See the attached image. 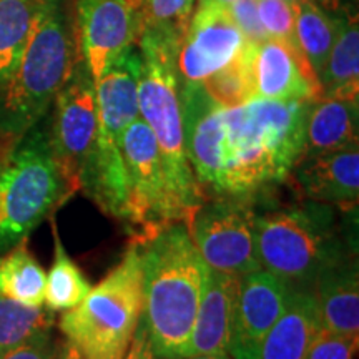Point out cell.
Segmentation results:
<instances>
[{
  "mask_svg": "<svg viewBox=\"0 0 359 359\" xmlns=\"http://www.w3.org/2000/svg\"><path fill=\"white\" fill-rule=\"evenodd\" d=\"M188 230L210 269L233 276L262 269L255 243V210L246 198L217 196L203 201Z\"/></svg>",
  "mask_w": 359,
  "mask_h": 359,
  "instance_id": "cell-10",
  "label": "cell"
},
{
  "mask_svg": "<svg viewBox=\"0 0 359 359\" xmlns=\"http://www.w3.org/2000/svg\"><path fill=\"white\" fill-rule=\"evenodd\" d=\"M290 2H298V0H290Z\"/></svg>",
  "mask_w": 359,
  "mask_h": 359,
  "instance_id": "cell-38",
  "label": "cell"
},
{
  "mask_svg": "<svg viewBox=\"0 0 359 359\" xmlns=\"http://www.w3.org/2000/svg\"><path fill=\"white\" fill-rule=\"evenodd\" d=\"M178 45V40L167 34L142 30L138 111L158 145L175 212L180 222L190 226L193 215L206 196L196 182L185 148L182 90L177 69Z\"/></svg>",
  "mask_w": 359,
  "mask_h": 359,
  "instance_id": "cell-3",
  "label": "cell"
},
{
  "mask_svg": "<svg viewBox=\"0 0 359 359\" xmlns=\"http://www.w3.org/2000/svg\"><path fill=\"white\" fill-rule=\"evenodd\" d=\"M258 17L269 39L296 43V2L290 0H257Z\"/></svg>",
  "mask_w": 359,
  "mask_h": 359,
  "instance_id": "cell-30",
  "label": "cell"
},
{
  "mask_svg": "<svg viewBox=\"0 0 359 359\" xmlns=\"http://www.w3.org/2000/svg\"><path fill=\"white\" fill-rule=\"evenodd\" d=\"M321 98H359V25L358 15L336 17V35L320 75Z\"/></svg>",
  "mask_w": 359,
  "mask_h": 359,
  "instance_id": "cell-22",
  "label": "cell"
},
{
  "mask_svg": "<svg viewBox=\"0 0 359 359\" xmlns=\"http://www.w3.org/2000/svg\"><path fill=\"white\" fill-rule=\"evenodd\" d=\"M218 4V6H224V7H230L235 0H200V4Z\"/></svg>",
  "mask_w": 359,
  "mask_h": 359,
  "instance_id": "cell-37",
  "label": "cell"
},
{
  "mask_svg": "<svg viewBox=\"0 0 359 359\" xmlns=\"http://www.w3.org/2000/svg\"><path fill=\"white\" fill-rule=\"evenodd\" d=\"M231 19L248 43H259L268 39L258 17L257 0H235L230 7Z\"/></svg>",
  "mask_w": 359,
  "mask_h": 359,
  "instance_id": "cell-32",
  "label": "cell"
},
{
  "mask_svg": "<svg viewBox=\"0 0 359 359\" xmlns=\"http://www.w3.org/2000/svg\"><path fill=\"white\" fill-rule=\"evenodd\" d=\"M53 228V263L45 278V308L52 313H64L79 306L92 290V285L77 263L67 253L55 223Z\"/></svg>",
  "mask_w": 359,
  "mask_h": 359,
  "instance_id": "cell-24",
  "label": "cell"
},
{
  "mask_svg": "<svg viewBox=\"0 0 359 359\" xmlns=\"http://www.w3.org/2000/svg\"><path fill=\"white\" fill-rule=\"evenodd\" d=\"M140 50L130 45L107 67L95 83L97 140L80 178V190L87 193L102 212L118 219H123L127 193L120 140L128 125L140 116Z\"/></svg>",
  "mask_w": 359,
  "mask_h": 359,
  "instance_id": "cell-5",
  "label": "cell"
},
{
  "mask_svg": "<svg viewBox=\"0 0 359 359\" xmlns=\"http://www.w3.org/2000/svg\"><path fill=\"white\" fill-rule=\"evenodd\" d=\"M53 107L48 127L52 154L72 196L80 190V178L95 145L98 130L95 83L80 58L57 93Z\"/></svg>",
  "mask_w": 359,
  "mask_h": 359,
  "instance_id": "cell-11",
  "label": "cell"
},
{
  "mask_svg": "<svg viewBox=\"0 0 359 359\" xmlns=\"http://www.w3.org/2000/svg\"><path fill=\"white\" fill-rule=\"evenodd\" d=\"M320 314L311 288H293L278 321L268 331L259 359H306L318 331Z\"/></svg>",
  "mask_w": 359,
  "mask_h": 359,
  "instance_id": "cell-20",
  "label": "cell"
},
{
  "mask_svg": "<svg viewBox=\"0 0 359 359\" xmlns=\"http://www.w3.org/2000/svg\"><path fill=\"white\" fill-rule=\"evenodd\" d=\"M132 241L142 257V323L151 348L158 359L188 358L208 281V264L182 222L168 224L145 240Z\"/></svg>",
  "mask_w": 359,
  "mask_h": 359,
  "instance_id": "cell-2",
  "label": "cell"
},
{
  "mask_svg": "<svg viewBox=\"0 0 359 359\" xmlns=\"http://www.w3.org/2000/svg\"><path fill=\"white\" fill-rule=\"evenodd\" d=\"M358 143V102L318 98L311 102L304 135V156L330 154Z\"/></svg>",
  "mask_w": 359,
  "mask_h": 359,
  "instance_id": "cell-21",
  "label": "cell"
},
{
  "mask_svg": "<svg viewBox=\"0 0 359 359\" xmlns=\"http://www.w3.org/2000/svg\"><path fill=\"white\" fill-rule=\"evenodd\" d=\"M55 356L57 349L52 344L50 331H47L12 348L11 351L2 354L0 359H55Z\"/></svg>",
  "mask_w": 359,
  "mask_h": 359,
  "instance_id": "cell-33",
  "label": "cell"
},
{
  "mask_svg": "<svg viewBox=\"0 0 359 359\" xmlns=\"http://www.w3.org/2000/svg\"><path fill=\"white\" fill-rule=\"evenodd\" d=\"M253 43L245 42L230 64L201 82V87L223 109H238L257 98L253 80Z\"/></svg>",
  "mask_w": 359,
  "mask_h": 359,
  "instance_id": "cell-25",
  "label": "cell"
},
{
  "mask_svg": "<svg viewBox=\"0 0 359 359\" xmlns=\"http://www.w3.org/2000/svg\"><path fill=\"white\" fill-rule=\"evenodd\" d=\"M359 339L331 333L321 327L314 338L306 359H356Z\"/></svg>",
  "mask_w": 359,
  "mask_h": 359,
  "instance_id": "cell-31",
  "label": "cell"
},
{
  "mask_svg": "<svg viewBox=\"0 0 359 359\" xmlns=\"http://www.w3.org/2000/svg\"><path fill=\"white\" fill-rule=\"evenodd\" d=\"M140 34L135 0H77L79 55L93 83Z\"/></svg>",
  "mask_w": 359,
  "mask_h": 359,
  "instance_id": "cell-12",
  "label": "cell"
},
{
  "mask_svg": "<svg viewBox=\"0 0 359 359\" xmlns=\"http://www.w3.org/2000/svg\"><path fill=\"white\" fill-rule=\"evenodd\" d=\"M253 80L257 98L308 100L321 98V83L298 43L266 39L253 43Z\"/></svg>",
  "mask_w": 359,
  "mask_h": 359,
  "instance_id": "cell-16",
  "label": "cell"
},
{
  "mask_svg": "<svg viewBox=\"0 0 359 359\" xmlns=\"http://www.w3.org/2000/svg\"><path fill=\"white\" fill-rule=\"evenodd\" d=\"M48 127L34 125L0 158V255L27 240L58 205L69 200Z\"/></svg>",
  "mask_w": 359,
  "mask_h": 359,
  "instance_id": "cell-7",
  "label": "cell"
},
{
  "mask_svg": "<svg viewBox=\"0 0 359 359\" xmlns=\"http://www.w3.org/2000/svg\"><path fill=\"white\" fill-rule=\"evenodd\" d=\"M311 290L321 327L359 339L358 258L346 255L327 264L318 273Z\"/></svg>",
  "mask_w": 359,
  "mask_h": 359,
  "instance_id": "cell-18",
  "label": "cell"
},
{
  "mask_svg": "<svg viewBox=\"0 0 359 359\" xmlns=\"http://www.w3.org/2000/svg\"><path fill=\"white\" fill-rule=\"evenodd\" d=\"M183 359H231L230 354H215V356H190Z\"/></svg>",
  "mask_w": 359,
  "mask_h": 359,
  "instance_id": "cell-36",
  "label": "cell"
},
{
  "mask_svg": "<svg viewBox=\"0 0 359 359\" xmlns=\"http://www.w3.org/2000/svg\"><path fill=\"white\" fill-rule=\"evenodd\" d=\"M53 326V313L40 306H25L0 294V356Z\"/></svg>",
  "mask_w": 359,
  "mask_h": 359,
  "instance_id": "cell-28",
  "label": "cell"
},
{
  "mask_svg": "<svg viewBox=\"0 0 359 359\" xmlns=\"http://www.w3.org/2000/svg\"><path fill=\"white\" fill-rule=\"evenodd\" d=\"M290 177L303 200L353 210L359 198L358 143L330 154L304 156Z\"/></svg>",
  "mask_w": 359,
  "mask_h": 359,
  "instance_id": "cell-17",
  "label": "cell"
},
{
  "mask_svg": "<svg viewBox=\"0 0 359 359\" xmlns=\"http://www.w3.org/2000/svg\"><path fill=\"white\" fill-rule=\"evenodd\" d=\"M45 278L43 268L27 248L25 240L0 255V294L13 302L43 306Z\"/></svg>",
  "mask_w": 359,
  "mask_h": 359,
  "instance_id": "cell-23",
  "label": "cell"
},
{
  "mask_svg": "<svg viewBox=\"0 0 359 359\" xmlns=\"http://www.w3.org/2000/svg\"><path fill=\"white\" fill-rule=\"evenodd\" d=\"M336 35V17H330L316 0L296 2L294 37L299 50L320 79Z\"/></svg>",
  "mask_w": 359,
  "mask_h": 359,
  "instance_id": "cell-26",
  "label": "cell"
},
{
  "mask_svg": "<svg viewBox=\"0 0 359 359\" xmlns=\"http://www.w3.org/2000/svg\"><path fill=\"white\" fill-rule=\"evenodd\" d=\"M311 102L255 98L224 109V161L213 195L246 198L290 178L304 154Z\"/></svg>",
  "mask_w": 359,
  "mask_h": 359,
  "instance_id": "cell-1",
  "label": "cell"
},
{
  "mask_svg": "<svg viewBox=\"0 0 359 359\" xmlns=\"http://www.w3.org/2000/svg\"><path fill=\"white\" fill-rule=\"evenodd\" d=\"M140 11L142 30L163 32L178 42L193 15L195 0H135Z\"/></svg>",
  "mask_w": 359,
  "mask_h": 359,
  "instance_id": "cell-29",
  "label": "cell"
},
{
  "mask_svg": "<svg viewBox=\"0 0 359 359\" xmlns=\"http://www.w3.org/2000/svg\"><path fill=\"white\" fill-rule=\"evenodd\" d=\"M245 37L228 7L198 4L178 45L177 69L183 83H201L230 64L245 45Z\"/></svg>",
  "mask_w": 359,
  "mask_h": 359,
  "instance_id": "cell-13",
  "label": "cell"
},
{
  "mask_svg": "<svg viewBox=\"0 0 359 359\" xmlns=\"http://www.w3.org/2000/svg\"><path fill=\"white\" fill-rule=\"evenodd\" d=\"M55 359H83L82 353L79 351V348L75 346L72 341L67 339L64 344H62L60 349H57Z\"/></svg>",
  "mask_w": 359,
  "mask_h": 359,
  "instance_id": "cell-35",
  "label": "cell"
},
{
  "mask_svg": "<svg viewBox=\"0 0 359 359\" xmlns=\"http://www.w3.org/2000/svg\"><path fill=\"white\" fill-rule=\"evenodd\" d=\"M255 243L262 269L288 288H311L318 273L346 257L331 205L304 203L255 212Z\"/></svg>",
  "mask_w": 359,
  "mask_h": 359,
  "instance_id": "cell-6",
  "label": "cell"
},
{
  "mask_svg": "<svg viewBox=\"0 0 359 359\" xmlns=\"http://www.w3.org/2000/svg\"><path fill=\"white\" fill-rule=\"evenodd\" d=\"M240 276L210 269L188 348L190 356L228 354L233 308Z\"/></svg>",
  "mask_w": 359,
  "mask_h": 359,
  "instance_id": "cell-19",
  "label": "cell"
},
{
  "mask_svg": "<svg viewBox=\"0 0 359 359\" xmlns=\"http://www.w3.org/2000/svg\"><path fill=\"white\" fill-rule=\"evenodd\" d=\"M120 150L127 178L123 222L133 230V240H145L161 228L178 223L158 145L140 116L122 133Z\"/></svg>",
  "mask_w": 359,
  "mask_h": 359,
  "instance_id": "cell-9",
  "label": "cell"
},
{
  "mask_svg": "<svg viewBox=\"0 0 359 359\" xmlns=\"http://www.w3.org/2000/svg\"><path fill=\"white\" fill-rule=\"evenodd\" d=\"M182 115L193 173L203 193L206 188L213 193L224 161V109L208 97L201 83H183Z\"/></svg>",
  "mask_w": 359,
  "mask_h": 359,
  "instance_id": "cell-15",
  "label": "cell"
},
{
  "mask_svg": "<svg viewBox=\"0 0 359 359\" xmlns=\"http://www.w3.org/2000/svg\"><path fill=\"white\" fill-rule=\"evenodd\" d=\"M123 359H158L156 354L151 348L150 338H148V333L143 326V323L140 320L137 326V331H135L132 343H130L128 351L125 353Z\"/></svg>",
  "mask_w": 359,
  "mask_h": 359,
  "instance_id": "cell-34",
  "label": "cell"
},
{
  "mask_svg": "<svg viewBox=\"0 0 359 359\" xmlns=\"http://www.w3.org/2000/svg\"><path fill=\"white\" fill-rule=\"evenodd\" d=\"M79 62L65 0H39L24 50L0 85V137L19 138L42 122Z\"/></svg>",
  "mask_w": 359,
  "mask_h": 359,
  "instance_id": "cell-4",
  "label": "cell"
},
{
  "mask_svg": "<svg viewBox=\"0 0 359 359\" xmlns=\"http://www.w3.org/2000/svg\"><path fill=\"white\" fill-rule=\"evenodd\" d=\"M290 291L264 269L240 276L228 346L231 359H259L263 341L285 311Z\"/></svg>",
  "mask_w": 359,
  "mask_h": 359,
  "instance_id": "cell-14",
  "label": "cell"
},
{
  "mask_svg": "<svg viewBox=\"0 0 359 359\" xmlns=\"http://www.w3.org/2000/svg\"><path fill=\"white\" fill-rule=\"evenodd\" d=\"M142 257L132 241L120 263L83 302L64 311L60 330L83 359H123L142 320Z\"/></svg>",
  "mask_w": 359,
  "mask_h": 359,
  "instance_id": "cell-8",
  "label": "cell"
},
{
  "mask_svg": "<svg viewBox=\"0 0 359 359\" xmlns=\"http://www.w3.org/2000/svg\"><path fill=\"white\" fill-rule=\"evenodd\" d=\"M39 0H0V85L12 75L37 11Z\"/></svg>",
  "mask_w": 359,
  "mask_h": 359,
  "instance_id": "cell-27",
  "label": "cell"
}]
</instances>
